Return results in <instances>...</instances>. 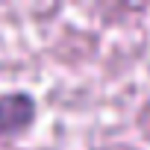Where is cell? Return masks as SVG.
I'll return each instance as SVG.
<instances>
[{
    "label": "cell",
    "instance_id": "cell-1",
    "mask_svg": "<svg viewBox=\"0 0 150 150\" xmlns=\"http://www.w3.org/2000/svg\"><path fill=\"white\" fill-rule=\"evenodd\" d=\"M33 115H35V103L30 94L15 91V94L0 97V138L21 135L33 124Z\"/></svg>",
    "mask_w": 150,
    "mask_h": 150
},
{
    "label": "cell",
    "instance_id": "cell-2",
    "mask_svg": "<svg viewBox=\"0 0 150 150\" xmlns=\"http://www.w3.org/2000/svg\"><path fill=\"white\" fill-rule=\"evenodd\" d=\"M106 150H129V147H106Z\"/></svg>",
    "mask_w": 150,
    "mask_h": 150
}]
</instances>
